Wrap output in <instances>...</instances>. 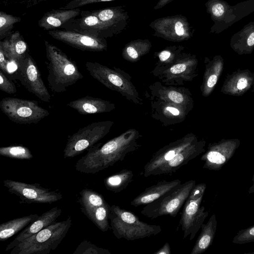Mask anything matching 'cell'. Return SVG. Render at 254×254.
Masks as SVG:
<instances>
[{
    "label": "cell",
    "mask_w": 254,
    "mask_h": 254,
    "mask_svg": "<svg viewBox=\"0 0 254 254\" xmlns=\"http://www.w3.org/2000/svg\"><path fill=\"white\" fill-rule=\"evenodd\" d=\"M141 137L138 130L130 128L104 144L97 143L77 161L75 169L80 173L95 174L112 166L139 148Z\"/></svg>",
    "instance_id": "1"
},
{
    "label": "cell",
    "mask_w": 254,
    "mask_h": 254,
    "mask_svg": "<svg viewBox=\"0 0 254 254\" xmlns=\"http://www.w3.org/2000/svg\"><path fill=\"white\" fill-rule=\"evenodd\" d=\"M204 143L192 133L170 142L155 152L144 165V177L171 175L204 151Z\"/></svg>",
    "instance_id": "2"
},
{
    "label": "cell",
    "mask_w": 254,
    "mask_h": 254,
    "mask_svg": "<svg viewBox=\"0 0 254 254\" xmlns=\"http://www.w3.org/2000/svg\"><path fill=\"white\" fill-rule=\"evenodd\" d=\"M50 89L61 93L67 90L83 76L76 64L60 49L44 40Z\"/></svg>",
    "instance_id": "3"
},
{
    "label": "cell",
    "mask_w": 254,
    "mask_h": 254,
    "mask_svg": "<svg viewBox=\"0 0 254 254\" xmlns=\"http://www.w3.org/2000/svg\"><path fill=\"white\" fill-rule=\"evenodd\" d=\"M109 218L113 233L119 239L134 241L155 236L162 231L160 226L143 222L134 213L115 204L110 205Z\"/></svg>",
    "instance_id": "4"
},
{
    "label": "cell",
    "mask_w": 254,
    "mask_h": 254,
    "mask_svg": "<svg viewBox=\"0 0 254 254\" xmlns=\"http://www.w3.org/2000/svg\"><path fill=\"white\" fill-rule=\"evenodd\" d=\"M72 225L70 216L55 222L25 239L11 249L10 254H48L55 250L67 234Z\"/></svg>",
    "instance_id": "5"
},
{
    "label": "cell",
    "mask_w": 254,
    "mask_h": 254,
    "mask_svg": "<svg viewBox=\"0 0 254 254\" xmlns=\"http://www.w3.org/2000/svg\"><path fill=\"white\" fill-rule=\"evenodd\" d=\"M85 66L93 78L108 88L118 92L135 104H143L128 73L118 67L114 66L111 68L97 62H87Z\"/></svg>",
    "instance_id": "6"
},
{
    "label": "cell",
    "mask_w": 254,
    "mask_h": 254,
    "mask_svg": "<svg viewBox=\"0 0 254 254\" xmlns=\"http://www.w3.org/2000/svg\"><path fill=\"white\" fill-rule=\"evenodd\" d=\"M195 185L193 180L181 184L171 191L145 205L141 213L152 219L164 215L175 217Z\"/></svg>",
    "instance_id": "7"
},
{
    "label": "cell",
    "mask_w": 254,
    "mask_h": 254,
    "mask_svg": "<svg viewBox=\"0 0 254 254\" xmlns=\"http://www.w3.org/2000/svg\"><path fill=\"white\" fill-rule=\"evenodd\" d=\"M112 121L93 122L80 128L68 139L64 150V158H72L97 143L110 131Z\"/></svg>",
    "instance_id": "8"
},
{
    "label": "cell",
    "mask_w": 254,
    "mask_h": 254,
    "mask_svg": "<svg viewBox=\"0 0 254 254\" xmlns=\"http://www.w3.org/2000/svg\"><path fill=\"white\" fill-rule=\"evenodd\" d=\"M0 108L10 121L19 124H36L50 114L35 101L15 97L3 98Z\"/></svg>",
    "instance_id": "9"
},
{
    "label": "cell",
    "mask_w": 254,
    "mask_h": 254,
    "mask_svg": "<svg viewBox=\"0 0 254 254\" xmlns=\"http://www.w3.org/2000/svg\"><path fill=\"white\" fill-rule=\"evenodd\" d=\"M16 78L31 93L43 102H49L51 95L42 80L36 62L28 52L17 62Z\"/></svg>",
    "instance_id": "10"
},
{
    "label": "cell",
    "mask_w": 254,
    "mask_h": 254,
    "mask_svg": "<svg viewBox=\"0 0 254 254\" xmlns=\"http://www.w3.org/2000/svg\"><path fill=\"white\" fill-rule=\"evenodd\" d=\"M197 61L190 54L185 53L172 64L152 74L166 85L182 86L191 81L196 76Z\"/></svg>",
    "instance_id": "11"
},
{
    "label": "cell",
    "mask_w": 254,
    "mask_h": 254,
    "mask_svg": "<svg viewBox=\"0 0 254 254\" xmlns=\"http://www.w3.org/2000/svg\"><path fill=\"white\" fill-rule=\"evenodd\" d=\"M3 183L10 193L20 199V203L52 204L63 198L61 192L45 188L39 184L11 180H5Z\"/></svg>",
    "instance_id": "12"
},
{
    "label": "cell",
    "mask_w": 254,
    "mask_h": 254,
    "mask_svg": "<svg viewBox=\"0 0 254 254\" xmlns=\"http://www.w3.org/2000/svg\"><path fill=\"white\" fill-rule=\"evenodd\" d=\"M203 197L191 191L183 205L179 224L184 239L190 236V240H193L209 214L205 207L200 206Z\"/></svg>",
    "instance_id": "13"
},
{
    "label": "cell",
    "mask_w": 254,
    "mask_h": 254,
    "mask_svg": "<svg viewBox=\"0 0 254 254\" xmlns=\"http://www.w3.org/2000/svg\"><path fill=\"white\" fill-rule=\"evenodd\" d=\"M80 17L72 18L61 26L64 30L75 31L82 33L106 39L117 32L102 21L91 10L81 11Z\"/></svg>",
    "instance_id": "14"
},
{
    "label": "cell",
    "mask_w": 254,
    "mask_h": 254,
    "mask_svg": "<svg viewBox=\"0 0 254 254\" xmlns=\"http://www.w3.org/2000/svg\"><path fill=\"white\" fill-rule=\"evenodd\" d=\"M145 96L148 99H159L175 104L184 108L188 113L193 106L192 95L188 88L163 85L161 81H156L150 85Z\"/></svg>",
    "instance_id": "15"
},
{
    "label": "cell",
    "mask_w": 254,
    "mask_h": 254,
    "mask_svg": "<svg viewBox=\"0 0 254 254\" xmlns=\"http://www.w3.org/2000/svg\"><path fill=\"white\" fill-rule=\"evenodd\" d=\"M48 34L55 39L82 51L102 52L107 49L106 39L66 30H51Z\"/></svg>",
    "instance_id": "16"
},
{
    "label": "cell",
    "mask_w": 254,
    "mask_h": 254,
    "mask_svg": "<svg viewBox=\"0 0 254 254\" xmlns=\"http://www.w3.org/2000/svg\"><path fill=\"white\" fill-rule=\"evenodd\" d=\"M157 35L167 40L179 42L190 37L189 23L182 16H171L158 19L151 23Z\"/></svg>",
    "instance_id": "17"
},
{
    "label": "cell",
    "mask_w": 254,
    "mask_h": 254,
    "mask_svg": "<svg viewBox=\"0 0 254 254\" xmlns=\"http://www.w3.org/2000/svg\"><path fill=\"white\" fill-rule=\"evenodd\" d=\"M151 117L165 127L183 122L189 113L182 107L159 99L150 98Z\"/></svg>",
    "instance_id": "18"
},
{
    "label": "cell",
    "mask_w": 254,
    "mask_h": 254,
    "mask_svg": "<svg viewBox=\"0 0 254 254\" xmlns=\"http://www.w3.org/2000/svg\"><path fill=\"white\" fill-rule=\"evenodd\" d=\"M236 144L225 143L210 146L200 160L204 162L203 168L219 171L226 164L234 153Z\"/></svg>",
    "instance_id": "19"
},
{
    "label": "cell",
    "mask_w": 254,
    "mask_h": 254,
    "mask_svg": "<svg viewBox=\"0 0 254 254\" xmlns=\"http://www.w3.org/2000/svg\"><path fill=\"white\" fill-rule=\"evenodd\" d=\"M62 210L57 206L43 213L25 228L8 244L5 251L12 249L25 239L36 234L49 225L56 222V220L61 215Z\"/></svg>",
    "instance_id": "20"
},
{
    "label": "cell",
    "mask_w": 254,
    "mask_h": 254,
    "mask_svg": "<svg viewBox=\"0 0 254 254\" xmlns=\"http://www.w3.org/2000/svg\"><path fill=\"white\" fill-rule=\"evenodd\" d=\"M182 184L179 179L168 181L163 180L146 188L130 202L134 207L146 205L171 191Z\"/></svg>",
    "instance_id": "21"
},
{
    "label": "cell",
    "mask_w": 254,
    "mask_h": 254,
    "mask_svg": "<svg viewBox=\"0 0 254 254\" xmlns=\"http://www.w3.org/2000/svg\"><path fill=\"white\" fill-rule=\"evenodd\" d=\"M67 105L81 115L108 113L116 108L115 104L109 101L90 96L70 101Z\"/></svg>",
    "instance_id": "22"
},
{
    "label": "cell",
    "mask_w": 254,
    "mask_h": 254,
    "mask_svg": "<svg viewBox=\"0 0 254 254\" xmlns=\"http://www.w3.org/2000/svg\"><path fill=\"white\" fill-rule=\"evenodd\" d=\"M0 49L5 58L15 64L28 52V45L19 31L0 41Z\"/></svg>",
    "instance_id": "23"
},
{
    "label": "cell",
    "mask_w": 254,
    "mask_h": 254,
    "mask_svg": "<svg viewBox=\"0 0 254 254\" xmlns=\"http://www.w3.org/2000/svg\"><path fill=\"white\" fill-rule=\"evenodd\" d=\"M79 8L67 9H53L45 13L38 21V26L46 30L61 27L70 19L78 16Z\"/></svg>",
    "instance_id": "24"
},
{
    "label": "cell",
    "mask_w": 254,
    "mask_h": 254,
    "mask_svg": "<svg viewBox=\"0 0 254 254\" xmlns=\"http://www.w3.org/2000/svg\"><path fill=\"white\" fill-rule=\"evenodd\" d=\"M91 11L102 21L113 28L117 33L125 27L128 18L127 12L121 6L107 7Z\"/></svg>",
    "instance_id": "25"
},
{
    "label": "cell",
    "mask_w": 254,
    "mask_h": 254,
    "mask_svg": "<svg viewBox=\"0 0 254 254\" xmlns=\"http://www.w3.org/2000/svg\"><path fill=\"white\" fill-rule=\"evenodd\" d=\"M217 221L215 214H212L206 224L201 226V232L190 254H201L212 245L216 231Z\"/></svg>",
    "instance_id": "26"
},
{
    "label": "cell",
    "mask_w": 254,
    "mask_h": 254,
    "mask_svg": "<svg viewBox=\"0 0 254 254\" xmlns=\"http://www.w3.org/2000/svg\"><path fill=\"white\" fill-rule=\"evenodd\" d=\"M39 215L37 214L14 218L0 224V241H5L18 232L24 229L35 221Z\"/></svg>",
    "instance_id": "27"
},
{
    "label": "cell",
    "mask_w": 254,
    "mask_h": 254,
    "mask_svg": "<svg viewBox=\"0 0 254 254\" xmlns=\"http://www.w3.org/2000/svg\"><path fill=\"white\" fill-rule=\"evenodd\" d=\"M83 213L102 232H106L111 229L109 216L110 205H105L96 207H80Z\"/></svg>",
    "instance_id": "28"
},
{
    "label": "cell",
    "mask_w": 254,
    "mask_h": 254,
    "mask_svg": "<svg viewBox=\"0 0 254 254\" xmlns=\"http://www.w3.org/2000/svg\"><path fill=\"white\" fill-rule=\"evenodd\" d=\"M133 173L128 169H123L106 177L104 180L106 188L113 192H119L125 190L132 181Z\"/></svg>",
    "instance_id": "29"
},
{
    "label": "cell",
    "mask_w": 254,
    "mask_h": 254,
    "mask_svg": "<svg viewBox=\"0 0 254 254\" xmlns=\"http://www.w3.org/2000/svg\"><path fill=\"white\" fill-rule=\"evenodd\" d=\"M151 44L147 40L132 41L127 44L122 51V56L126 61L135 63L150 51Z\"/></svg>",
    "instance_id": "30"
},
{
    "label": "cell",
    "mask_w": 254,
    "mask_h": 254,
    "mask_svg": "<svg viewBox=\"0 0 254 254\" xmlns=\"http://www.w3.org/2000/svg\"><path fill=\"white\" fill-rule=\"evenodd\" d=\"M184 50L182 46H174L155 53L154 56L157 61L152 71L160 70L172 64L185 53Z\"/></svg>",
    "instance_id": "31"
},
{
    "label": "cell",
    "mask_w": 254,
    "mask_h": 254,
    "mask_svg": "<svg viewBox=\"0 0 254 254\" xmlns=\"http://www.w3.org/2000/svg\"><path fill=\"white\" fill-rule=\"evenodd\" d=\"M79 194V202L82 207H96L108 203L102 194L91 189H83Z\"/></svg>",
    "instance_id": "32"
},
{
    "label": "cell",
    "mask_w": 254,
    "mask_h": 254,
    "mask_svg": "<svg viewBox=\"0 0 254 254\" xmlns=\"http://www.w3.org/2000/svg\"><path fill=\"white\" fill-rule=\"evenodd\" d=\"M0 155L2 156L20 160H30L33 157L29 149L22 145L1 147Z\"/></svg>",
    "instance_id": "33"
},
{
    "label": "cell",
    "mask_w": 254,
    "mask_h": 254,
    "mask_svg": "<svg viewBox=\"0 0 254 254\" xmlns=\"http://www.w3.org/2000/svg\"><path fill=\"white\" fill-rule=\"evenodd\" d=\"M21 21L20 17L0 11V40L10 36L14 25Z\"/></svg>",
    "instance_id": "34"
},
{
    "label": "cell",
    "mask_w": 254,
    "mask_h": 254,
    "mask_svg": "<svg viewBox=\"0 0 254 254\" xmlns=\"http://www.w3.org/2000/svg\"><path fill=\"white\" fill-rule=\"evenodd\" d=\"M107 249L99 248L91 242L84 240L80 243L73 254H111Z\"/></svg>",
    "instance_id": "35"
},
{
    "label": "cell",
    "mask_w": 254,
    "mask_h": 254,
    "mask_svg": "<svg viewBox=\"0 0 254 254\" xmlns=\"http://www.w3.org/2000/svg\"><path fill=\"white\" fill-rule=\"evenodd\" d=\"M232 242L236 244L254 242V225L239 230L234 237Z\"/></svg>",
    "instance_id": "36"
},
{
    "label": "cell",
    "mask_w": 254,
    "mask_h": 254,
    "mask_svg": "<svg viewBox=\"0 0 254 254\" xmlns=\"http://www.w3.org/2000/svg\"><path fill=\"white\" fill-rule=\"evenodd\" d=\"M0 89L9 94H14L17 92L14 83L7 77L2 70H0Z\"/></svg>",
    "instance_id": "37"
},
{
    "label": "cell",
    "mask_w": 254,
    "mask_h": 254,
    "mask_svg": "<svg viewBox=\"0 0 254 254\" xmlns=\"http://www.w3.org/2000/svg\"><path fill=\"white\" fill-rule=\"evenodd\" d=\"M113 0H71L61 9H67L79 8L81 6L99 2L111 1Z\"/></svg>",
    "instance_id": "38"
},
{
    "label": "cell",
    "mask_w": 254,
    "mask_h": 254,
    "mask_svg": "<svg viewBox=\"0 0 254 254\" xmlns=\"http://www.w3.org/2000/svg\"><path fill=\"white\" fill-rule=\"evenodd\" d=\"M10 61L5 57L2 51L0 49V69L4 73H9L8 64Z\"/></svg>",
    "instance_id": "39"
},
{
    "label": "cell",
    "mask_w": 254,
    "mask_h": 254,
    "mask_svg": "<svg viewBox=\"0 0 254 254\" xmlns=\"http://www.w3.org/2000/svg\"><path fill=\"white\" fill-rule=\"evenodd\" d=\"M212 12L215 16H220L224 12V7L220 3H216L212 6Z\"/></svg>",
    "instance_id": "40"
},
{
    "label": "cell",
    "mask_w": 254,
    "mask_h": 254,
    "mask_svg": "<svg viewBox=\"0 0 254 254\" xmlns=\"http://www.w3.org/2000/svg\"><path fill=\"white\" fill-rule=\"evenodd\" d=\"M171 248L169 243L166 242L160 249L153 253V254H170Z\"/></svg>",
    "instance_id": "41"
},
{
    "label": "cell",
    "mask_w": 254,
    "mask_h": 254,
    "mask_svg": "<svg viewBox=\"0 0 254 254\" xmlns=\"http://www.w3.org/2000/svg\"><path fill=\"white\" fill-rule=\"evenodd\" d=\"M217 80V76L215 74L210 75L206 81V86L209 88L213 87L216 83Z\"/></svg>",
    "instance_id": "42"
},
{
    "label": "cell",
    "mask_w": 254,
    "mask_h": 254,
    "mask_svg": "<svg viewBox=\"0 0 254 254\" xmlns=\"http://www.w3.org/2000/svg\"><path fill=\"white\" fill-rule=\"evenodd\" d=\"M247 80L245 78H240L237 84V87L239 89H243L247 86Z\"/></svg>",
    "instance_id": "43"
},
{
    "label": "cell",
    "mask_w": 254,
    "mask_h": 254,
    "mask_svg": "<svg viewBox=\"0 0 254 254\" xmlns=\"http://www.w3.org/2000/svg\"><path fill=\"white\" fill-rule=\"evenodd\" d=\"M173 0H159V1L157 3L156 5L154 7L155 9H157L160 8H162L168 3L173 1Z\"/></svg>",
    "instance_id": "44"
},
{
    "label": "cell",
    "mask_w": 254,
    "mask_h": 254,
    "mask_svg": "<svg viewBox=\"0 0 254 254\" xmlns=\"http://www.w3.org/2000/svg\"><path fill=\"white\" fill-rule=\"evenodd\" d=\"M247 44L250 46H252L254 45V32L251 33L248 37Z\"/></svg>",
    "instance_id": "45"
},
{
    "label": "cell",
    "mask_w": 254,
    "mask_h": 254,
    "mask_svg": "<svg viewBox=\"0 0 254 254\" xmlns=\"http://www.w3.org/2000/svg\"><path fill=\"white\" fill-rule=\"evenodd\" d=\"M252 181H253V185L249 189V190H248L249 194H251V193H254V174L253 178H252Z\"/></svg>",
    "instance_id": "46"
}]
</instances>
